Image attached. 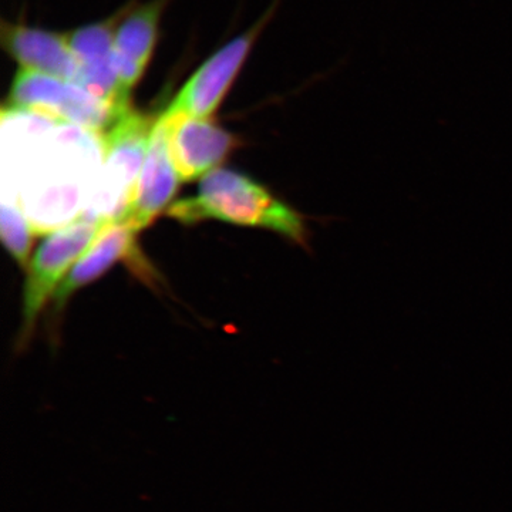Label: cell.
Instances as JSON below:
<instances>
[{
	"instance_id": "6da1fadb",
	"label": "cell",
	"mask_w": 512,
	"mask_h": 512,
	"mask_svg": "<svg viewBox=\"0 0 512 512\" xmlns=\"http://www.w3.org/2000/svg\"><path fill=\"white\" fill-rule=\"evenodd\" d=\"M168 215L183 224L218 220L265 228L309 249V229L301 212L279 201L247 175L231 170H214L205 175L197 197L175 202Z\"/></svg>"
},
{
	"instance_id": "7a4b0ae2",
	"label": "cell",
	"mask_w": 512,
	"mask_h": 512,
	"mask_svg": "<svg viewBox=\"0 0 512 512\" xmlns=\"http://www.w3.org/2000/svg\"><path fill=\"white\" fill-rule=\"evenodd\" d=\"M9 103L12 109L83 128L99 137L130 107L100 99L69 80L25 69L16 74Z\"/></svg>"
},
{
	"instance_id": "3957f363",
	"label": "cell",
	"mask_w": 512,
	"mask_h": 512,
	"mask_svg": "<svg viewBox=\"0 0 512 512\" xmlns=\"http://www.w3.org/2000/svg\"><path fill=\"white\" fill-rule=\"evenodd\" d=\"M107 218L97 215H83L69 222L66 227L56 229L42 242L26 278L23 293L22 339H28L40 311L56 285L63 282V276L74 264L77 256L86 252L106 224Z\"/></svg>"
},
{
	"instance_id": "277c9868",
	"label": "cell",
	"mask_w": 512,
	"mask_h": 512,
	"mask_svg": "<svg viewBox=\"0 0 512 512\" xmlns=\"http://www.w3.org/2000/svg\"><path fill=\"white\" fill-rule=\"evenodd\" d=\"M180 181L171 157L167 128L158 117L151 131L146 160L137 183L116 221L130 225L137 232L148 227L173 200Z\"/></svg>"
},
{
	"instance_id": "5b68a950",
	"label": "cell",
	"mask_w": 512,
	"mask_h": 512,
	"mask_svg": "<svg viewBox=\"0 0 512 512\" xmlns=\"http://www.w3.org/2000/svg\"><path fill=\"white\" fill-rule=\"evenodd\" d=\"M160 117L167 128L171 157L184 183L210 173L238 144L232 134L207 119L170 109Z\"/></svg>"
},
{
	"instance_id": "8992f818",
	"label": "cell",
	"mask_w": 512,
	"mask_h": 512,
	"mask_svg": "<svg viewBox=\"0 0 512 512\" xmlns=\"http://www.w3.org/2000/svg\"><path fill=\"white\" fill-rule=\"evenodd\" d=\"M259 29L261 25H256L214 53L192 74L168 109L197 119H208L218 109L244 66Z\"/></svg>"
},
{
	"instance_id": "52a82bcc",
	"label": "cell",
	"mask_w": 512,
	"mask_h": 512,
	"mask_svg": "<svg viewBox=\"0 0 512 512\" xmlns=\"http://www.w3.org/2000/svg\"><path fill=\"white\" fill-rule=\"evenodd\" d=\"M154 123L128 107L100 137L104 153V171L109 190L114 191L119 214L138 180L146 160Z\"/></svg>"
},
{
	"instance_id": "ba28073f",
	"label": "cell",
	"mask_w": 512,
	"mask_h": 512,
	"mask_svg": "<svg viewBox=\"0 0 512 512\" xmlns=\"http://www.w3.org/2000/svg\"><path fill=\"white\" fill-rule=\"evenodd\" d=\"M136 234V229L124 222L107 220L93 244L84 252L57 289V308H63L64 303L74 292L96 281L117 262L137 261L143 264V261L137 259Z\"/></svg>"
},
{
	"instance_id": "9c48e42d",
	"label": "cell",
	"mask_w": 512,
	"mask_h": 512,
	"mask_svg": "<svg viewBox=\"0 0 512 512\" xmlns=\"http://www.w3.org/2000/svg\"><path fill=\"white\" fill-rule=\"evenodd\" d=\"M3 45L22 69L76 83L80 64L66 36L28 26H5Z\"/></svg>"
},
{
	"instance_id": "30bf717a",
	"label": "cell",
	"mask_w": 512,
	"mask_h": 512,
	"mask_svg": "<svg viewBox=\"0 0 512 512\" xmlns=\"http://www.w3.org/2000/svg\"><path fill=\"white\" fill-rule=\"evenodd\" d=\"M160 0L131 12L116 30L114 64L124 92L130 94L153 55L160 25Z\"/></svg>"
},
{
	"instance_id": "8fae6325",
	"label": "cell",
	"mask_w": 512,
	"mask_h": 512,
	"mask_svg": "<svg viewBox=\"0 0 512 512\" xmlns=\"http://www.w3.org/2000/svg\"><path fill=\"white\" fill-rule=\"evenodd\" d=\"M66 37L80 66L113 59L114 37H116L114 23L101 22L83 26Z\"/></svg>"
},
{
	"instance_id": "7c38bea8",
	"label": "cell",
	"mask_w": 512,
	"mask_h": 512,
	"mask_svg": "<svg viewBox=\"0 0 512 512\" xmlns=\"http://www.w3.org/2000/svg\"><path fill=\"white\" fill-rule=\"evenodd\" d=\"M3 244L20 266L28 264L33 242V228L18 205L3 202L0 208Z\"/></svg>"
}]
</instances>
